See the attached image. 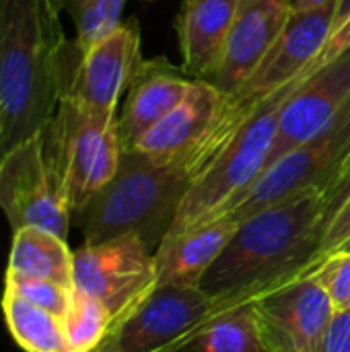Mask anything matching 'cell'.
I'll use <instances>...</instances> for the list:
<instances>
[{
  "label": "cell",
  "instance_id": "cell-4",
  "mask_svg": "<svg viewBox=\"0 0 350 352\" xmlns=\"http://www.w3.org/2000/svg\"><path fill=\"white\" fill-rule=\"evenodd\" d=\"M307 76L311 74L295 78L287 87L262 99L250 111L212 161L194 177L167 235L182 233L190 227L227 214L256 184L266 169V159L276 138L281 111Z\"/></svg>",
  "mask_w": 350,
  "mask_h": 352
},
{
  "label": "cell",
  "instance_id": "cell-1",
  "mask_svg": "<svg viewBox=\"0 0 350 352\" xmlns=\"http://www.w3.org/2000/svg\"><path fill=\"white\" fill-rule=\"evenodd\" d=\"M80 54L50 0H0V159L45 128Z\"/></svg>",
  "mask_w": 350,
  "mask_h": 352
},
{
  "label": "cell",
  "instance_id": "cell-32",
  "mask_svg": "<svg viewBox=\"0 0 350 352\" xmlns=\"http://www.w3.org/2000/svg\"><path fill=\"white\" fill-rule=\"evenodd\" d=\"M340 250H349V252H350V239L347 241V243H344V245H342V248H340Z\"/></svg>",
  "mask_w": 350,
  "mask_h": 352
},
{
  "label": "cell",
  "instance_id": "cell-20",
  "mask_svg": "<svg viewBox=\"0 0 350 352\" xmlns=\"http://www.w3.org/2000/svg\"><path fill=\"white\" fill-rule=\"evenodd\" d=\"M177 352H270L262 340L252 303L219 311Z\"/></svg>",
  "mask_w": 350,
  "mask_h": 352
},
{
  "label": "cell",
  "instance_id": "cell-9",
  "mask_svg": "<svg viewBox=\"0 0 350 352\" xmlns=\"http://www.w3.org/2000/svg\"><path fill=\"white\" fill-rule=\"evenodd\" d=\"M155 254L136 235L83 243L72 258V291L99 301L113 328L153 291Z\"/></svg>",
  "mask_w": 350,
  "mask_h": 352
},
{
  "label": "cell",
  "instance_id": "cell-15",
  "mask_svg": "<svg viewBox=\"0 0 350 352\" xmlns=\"http://www.w3.org/2000/svg\"><path fill=\"white\" fill-rule=\"evenodd\" d=\"M291 12L293 0H239L223 62L208 82L233 95L278 39Z\"/></svg>",
  "mask_w": 350,
  "mask_h": 352
},
{
  "label": "cell",
  "instance_id": "cell-16",
  "mask_svg": "<svg viewBox=\"0 0 350 352\" xmlns=\"http://www.w3.org/2000/svg\"><path fill=\"white\" fill-rule=\"evenodd\" d=\"M192 80L165 58L142 60L128 87L124 111L118 118L122 151L134 148L151 128L171 113L184 101Z\"/></svg>",
  "mask_w": 350,
  "mask_h": 352
},
{
  "label": "cell",
  "instance_id": "cell-26",
  "mask_svg": "<svg viewBox=\"0 0 350 352\" xmlns=\"http://www.w3.org/2000/svg\"><path fill=\"white\" fill-rule=\"evenodd\" d=\"M350 239V194L342 202V206L332 214V219L326 223V231L320 245V260L328 254L340 250Z\"/></svg>",
  "mask_w": 350,
  "mask_h": 352
},
{
  "label": "cell",
  "instance_id": "cell-31",
  "mask_svg": "<svg viewBox=\"0 0 350 352\" xmlns=\"http://www.w3.org/2000/svg\"><path fill=\"white\" fill-rule=\"evenodd\" d=\"M350 14V0H338V6H336V21H334V29L347 19Z\"/></svg>",
  "mask_w": 350,
  "mask_h": 352
},
{
  "label": "cell",
  "instance_id": "cell-30",
  "mask_svg": "<svg viewBox=\"0 0 350 352\" xmlns=\"http://www.w3.org/2000/svg\"><path fill=\"white\" fill-rule=\"evenodd\" d=\"M328 4H338V0H293L295 10H307V8H318V6H328Z\"/></svg>",
  "mask_w": 350,
  "mask_h": 352
},
{
  "label": "cell",
  "instance_id": "cell-10",
  "mask_svg": "<svg viewBox=\"0 0 350 352\" xmlns=\"http://www.w3.org/2000/svg\"><path fill=\"white\" fill-rule=\"evenodd\" d=\"M0 208L12 231L39 227L68 237L70 208L60 179L43 157L39 134L0 159Z\"/></svg>",
  "mask_w": 350,
  "mask_h": 352
},
{
  "label": "cell",
  "instance_id": "cell-3",
  "mask_svg": "<svg viewBox=\"0 0 350 352\" xmlns=\"http://www.w3.org/2000/svg\"><path fill=\"white\" fill-rule=\"evenodd\" d=\"M192 182L188 171L159 165L136 148L122 151L116 175L72 212V223L80 229L85 243L136 235L155 254Z\"/></svg>",
  "mask_w": 350,
  "mask_h": 352
},
{
  "label": "cell",
  "instance_id": "cell-17",
  "mask_svg": "<svg viewBox=\"0 0 350 352\" xmlns=\"http://www.w3.org/2000/svg\"><path fill=\"white\" fill-rule=\"evenodd\" d=\"M239 0H182L177 19L182 70L208 80L221 66Z\"/></svg>",
  "mask_w": 350,
  "mask_h": 352
},
{
  "label": "cell",
  "instance_id": "cell-13",
  "mask_svg": "<svg viewBox=\"0 0 350 352\" xmlns=\"http://www.w3.org/2000/svg\"><path fill=\"white\" fill-rule=\"evenodd\" d=\"M140 64L138 23H120L80 54L64 99H72L95 118L113 122L118 120V99L130 87Z\"/></svg>",
  "mask_w": 350,
  "mask_h": 352
},
{
  "label": "cell",
  "instance_id": "cell-28",
  "mask_svg": "<svg viewBox=\"0 0 350 352\" xmlns=\"http://www.w3.org/2000/svg\"><path fill=\"white\" fill-rule=\"evenodd\" d=\"M347 50H350V14L332 31L322 56L316 60V64L311 66V72H316L318 68L326 66L328 62H332L334 58H338L340 54H344Z\"/></svg>",
  "mask_w": 350,
  "mask_h": 352
},
{
  "label": "cell",
  "instance_id": "cell-18",
  "mask_svg": "<svg viewBox=\"0 0 350 352\" xmlns=\"http://www.w3.org/2000/svg\"><path fill=\"white\" fill-rule=\"evenodd\" d=\"M237 227L239 223H235L229 214H223L182 233L167 235L155 252V287H198Z\"/></svg>",
  "mask_w": 350,
  "mask_h": 352
},
{
  "label": "cell",
  "instance_id": "cell-2",
  "mask_svg": "<svg viewBox=\"0 0 350 352\" xmlns=\"http://www.w3.org/2000/svg\"><path fill=\"white\" fill-rule=\"evenodd\" d=\"M326 217L328 194L314 190L239 223L198 285L215 299L217 314L252 303L260 295L311 272L320 262Z\"/></svg>",
  "mask_w": 350,
  "mask_h": 352
},
{
  "label": "cell",
  "instance_id": "cell-11",
  "mask_svg": "<svg viewBox=\"0 0 350 352\" xmlns=\"http://www.w3.org/2000/svg\"><path fill=\"white\" fill-rule=\"evenodd\" d=\"M336 6H318L291 12L283 33L266 52L258 68L233 93L243 111H252L262 99L287 87L303 74H314L311 66L322 56L336 21Z\"/></svg>",
  "mask_w": 350,
  "mask_h": 352
},
{
  "label": "cell",
  "instance_id": "cell-7",
  "mask_svg": "<svg viewBox=\"0 0 350 352\" xmlns=\"http://www.w3.org/2000/svg\"><path fill=\"white\" fill-rule=\"evenodd\" d=\"M350 157V99L316 136L270 165L227 212L235 223L305 192L330 194Z\"/></svg>",
  "mask_w": 350,
  "mask_h": 352
},
{
  "label": "cell",
  "instance_id": "cell-29",
  "mask_svg": "<svg viewBox=\"0 0 350 352\" xmlns=\"http://www.w3.org/2000/svg\"><path fill=\"white\" fill-rule=\"evenodd\" d=\"M350 194V157L349 161H347V165H344V169H342V173H340V177H338V182L334 184V188H332V192L328 194V217H326V223L332 219V214L342 206V202L349 198Z\"/></svg>",
  "mask_w": 350,
  "mask_h": 352
},
{
  "label": "cell",
  "instance_id": "cell-23",
  "mask_svg": "<svg viewBox=\"0 0 350 352\" xmlns=\"http://www.w3.org/2000/svg\"><path fill=\"white\" fill-rule=\"evenodd\" d=\"M60 12H68L76 29V43L91 47L101 37L109 35L120 23L126 0H50Z\"/></svg>",
  "mask_w": 350,
  "mask_h": 352
},
{
  "label": "cell",
  "instance_id": "cell-24",
  "mask_svg": "<svg viewBox=\"0 0 350 352\" xmlns=\"http://www.w3.org/2000/svg\"><path fill=\"white\" fill-rule=\"evenodd\" d=\"M336 311L350 309V252L336 250L322 258L314 268Z\"/></svg>",
  "mask_w": 350,
  "mask_h": 352
},
{
  "label": "cell",
  "instance_id": "cell-19",
  "mask_svg": "<svg viewBox=\"0 0 350 352\" xmlns=\"http://www.w3.org/2000/svg\"><path fill=\"white\" fill-rule=\"evenodd\" d=\"M72 258L66 239L39 227L19 229L8 254L6 283L52 280L72 287Z\"/></svg>",
  "mask_w": 350,
  "mask_h": 352
},
{
  "label": "cell",
  "instance_id": "cell-25",
  "mask_svg": "<svg viewBox=\"0 0 350 352\" xmlns=\"http://www.w3.org/2000/svg\"><path fill=\"white\" fill-rule=\"evenodd\" d=\"M6 289L21 295L29 303L58 316L64 320L70 301H72V287H64L52 280H25V283H6Z\"/></svg>",
  "mask_w": 350,
  "mask_h": 352
},
{
  "label": "cell",
  "instance_id": "cell-27",
  "mask_svg": "<svg viewBox=\"0 0 350 352\" xmlns=\"http://www.w3.org/2000/svg\"><path fill=\"white\" fill-rule=\"evenodd\" d=\"M318 352H350V309L334 311Z\"/></svg>",
  "mask_w": 350,
  "mask_h": 352
},
{
  "label": "cell",
  "instance_id": "cell-12",
  "mask_svg": "<svg viewBox=\"0 0 350 352\" xmlns=\"http://www.w3.org/2000/svg\"><path fill=\"white\" fill-rule=\"evenodd\" d=\"M252 309L270 352H318L336 311L314 270L260 295Z\"/></svg>",
  "mask_w": 350,
  "mask_h": 352
},
{
  "label": "cell",
  "instance_id": "cell-5",
  "mask_svg": "<svg viewBox=\"0 0 350 352\" xmlns=\"http://www.w3.org/2000/svg\"><path fill=\"white\" fill-rule=\"evenodd\" d=\"M39 138L72 217L118 171L122 157L118 120L95 118L72 99H62Z\"/></svg>",
  "mask_w": 350,
  "mask_h": 352
},
{
  "label": "cell",
  "instance_id": "cell-8",
  "mask_svg": "<svg viewBox=\"0 0 350 352\" xmlns=\"http://www.w3.org/2000/svg\"><path fill=\"white\" fill-rule=\"evenodd\" d=\"M215 316V299L200 287H153L95 352H177Z\"/></svg>",
  "mask_w": 350,
  "mask_h": 352
},
{
  "label": "cell",
  "instance_id": "cell-14",
  "mask_svg": "<svg viewBox=\"0 0 350 352\" xmlns=\"http://www.w3.org/2000/svg\"><path fill=\"white\" fill-rule=\"evenodd\" d=\"M349 99L350 50H347L307 76L289 97L281 111V122L266 159V169L328 126Z\"/></svg>",
  "mask_w": 350,
  "mask_h": 352
},
{
  "label": "cell",
  "instance_id": "cell-21",
  "mask_svg": "<svg viewBox=\"0 0 350 352\" xmlns=\"http://www.w3.org/2000/svg\"><path fill=\"white\" fill-rule=\"evenodd\" d=\"M2 311L14 342L27 352H70L62 318L4 289Z\"/></svg>",
  "mask_w": 350,
  "mask_h": 352
},
{
  "label": "cell",
  "instance_id": "cell-6",
  "mask_svg": "<svg viewBox=\"0 0 350 352\" xmlns=\"http://www.w3.org/2000/svg\"><path fill=\"white\" fill-rule=\"evenodd\" d=\"M250 116L233 95L208 80H192L184 101L151 128L136 151L151 161L188 171L196 177Z\"/></svg>",
  "mask_w": 350,
  "mask_h": 352
},
{
  "label": "cell",
  "instance_id": "cell-22",
  "mask_svg": "<svg viewBox=\"0 0 350 352\" xmlns=\"http://www.w3.org/2000/svg\"><path fill=\"white\" fill-rule=\"evenodd\" d=\"M62 322L70 352H95L113 330L111 314L99 301L76 291H72V301Z\"/></svg>",
  "mask_w": 350,
  "mask_h": 352
}]
</instances>
